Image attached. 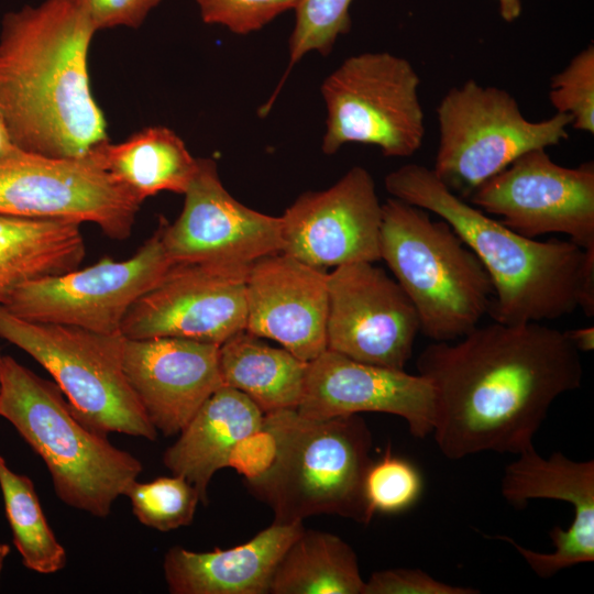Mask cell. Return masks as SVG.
<instances>
[{
	"instance_id": "cell-1",
	"label": "cell",
	"mask_w": 594,
	"mask_h": 594,
	"mask_svg": "<svg viewBox=\"0 0 594 594\" xmlns=\"http://www.w3.org/2000/svg\"><path fill=\"white\" fill-rule=\"evenodd\" d=\"M416 365L435 387L431 433L449 460L532 448L551 405L583 378L565 331L542 322L479 324L458 340L431 342Z\"/></svg>"
},
{
	"instance_id": "cell-2",
	"label": "cell",
	"mask_w": 594,
	"mask_h": 594,
	"mask_svg": "<svg viewBox=\"0 0 594 594\" xmlns=\"http://www.w3.org/2000/svg\"><path fill=\"white\" fill-rule=\"evenodd\" d=\"M96 32L73 0H44L3 15L0 118L19 148L82 158L109 141L89 85Z\"/></svg>"
},
{
	"instance_id": "cell-3",
	"label": "cell",
	"mask_w": 594,
	"mask_h": 594,
	"mask_svg": "<svg viewBox=\"0 0 594 594\" xmlns=\"http://www.w3.org/2000/svg\"><path fill=\"white\" fill-rule=\"evenodd\" d=\"M394 197L448 222L476 254L493 287L488 311L502 323L543 322L582 309L594 315V248L518 234L452 193L432 168L406 164L386 175Z\"/></svg>"
},
{
	"instance_id": "cell-4",
	"label": "cell",
	"mask_w": 594,
	"mask_h": 594,
	"mask_svg": "<svg viewBox=\"0 0 594 594\" xmlns=\"http://www.w3.org/2000/svg\"><path fill=\"white\" fill-rule=\"evenodd\" d=\"M262 433L272 454L245 472L244 485L273 510V522H302L320 514L371 521L364 481L373 462L372 433L359 414L319 419L296 409L272 411L264 414Z\"/></svg>"
},
{
	"instance_id": "cell-5",
	"label": "cell",
	"mask_w": 594,
	"mask_h": 594,
	"mask_svg": "<svg viewBox=\"0 0 594 594\" xmlns=\"http://www.w3.org/2000/svg\"><path fill=\"white\" fill-rule=\"evenodd\" d=\"M0 416L44 461L55 494L66 505L105 518L143 465L85 426L56 383L10 355L1 362Z\"/></svg>"
},
{
	"instance_id": "cell-6",
	"label": "cell",
	"mask_w": 594,
	"mask_h": 594,
	"mask_svg": "<svg viewBox=\"0 0 594 594\" xmlns=\"http://www.w3.org/2000/svg\"><path fill=\"white\" fill-rule=\"evenodd\" d=\"M381 260L432 342L462 338L488 315L494 287L476 254L444 220L397 198L382 204Z\"/></svg>"
},
{
	"instance_id": "cell-7",
	"label": "cell",
	"mask_w": 594,
	"mask_h": 594,
	"mask_svg": "<svg viewBox=\"0 0 594 594\" xmlns=\"http://www.w3.org/2000/svg\"><path fill=\"white\" fill-rule=\"evenodd\" d=\"M0 338L20 348L54 378L74 415L89 429L155 441L157 430L145 415L123 371L122 333L33 322L0 304Z\"/></svg>"
},
{
	"instance_id": "cell-8",
	"label": "cell",
	"mask_w": 594,
	"mask_h": 594,
	"mask_svg": "<svg viewBox=\"0 0 594 594\" xmlns=\"http://www.w3.org/2000/svg\"><path fill=\"white\" fill-rule=\"evenodd\" d=\"M436 112L439 142L432 170L465 200L524 153L566 140L571 125L570 116L558 112L530 121L512 94L472 79L448 90Z\"/></svg>"
},
{
	"instance_id": "cell-9",
	"label": "cell",
	"mask_w": 594,
	"mask_h": 594,
	"mask_svg": "<svg viewBox=\"0 0 594 594\" xmlns=\"http://www.w3.org/2000/svg\"><path fill=\"white\" fill-rule=\"evenodd\" d=\"M411 63L388 52L348 57L322 82L327 108L321 148L348 143L375 145L387 157H409L422 145L425 113Z\"/></svg>"
},
{
	"instance_id": "cell-10",
	"label": "cell",
	"mask_w": 594,
	"mask_h": 594,
	"mask_svg": "<svg viewBox=\"0 0 594 594\" xmlns=\"http://www.w3.org/2000/svg\"><path fill=\"white\" fill-rule=\"evenodd\" d=\"M141 204L90 155L51 157L18 147L0 157V215L90 222L124 240Z\"/></svg>"
},
{
	"instance_id": "cell-11",
	"label": "cell",
	"mask_w": 594,
	"mask_h": 594,
	"mask_svg": "<svg viewBox=\"0 0 594 594\" xmlns=\"http://www.w3.org/2000/svg\"><path fill=\"white\" fill-rule=\"evenodd\" d=\"M162 234L160 220L155 232L130 258L105 257L82 270L28 282L3 306L33 322L121 333L129 309L172 264Z\"/></svg>"
},
{
	"instance_id": "cell-12",
	"label": "cell",
	"mask_w": 594,
	"mask_h": 594,
	"mask_svg": "<svg viewBox=\"0 0 594 594\" xmlns=\"http://www.w3.org/2000/svg\"><path fill=\"white\" fill-rule=\"evenodd\" d=\"M518 234L536 239L562 233L580 248H594V164L554 163L531 150L483 183L468 199Z\"/></svg>"
},
{
	"instance_id": "cell-13",
	"label": "cell",
	"mask_w": 594,
	"mask_h": 594,
	"mask_svg": "<svg viewBox=\"0 0 594 594\" xmlns=\"http://www.w3.org/2000/svg\"><path fill=\"white\" fill-rule=\"evenodd\" d=\"M250 265L172 263L129 309L121 333L129 339L175 337L221 345L245 330Z\"/></svg>"
},
{
	"instance_id": "cell-14",
	"label": "cell",
	"mask_w": 594,
	"mask_h": 594,
	"mask_svg": "<svg viewBox=\"0 0 594 594\" xmlns=\"http://www.w3.org/2000/svg\"><path fill=\"white\" fill-rule=\"evenodd\" d=\"M327 349L354 361L405 370L420 332L418 314L399 284L370 262L328 274Z\"/></svg>"
},
{
	"instance_id": "cell-15",
	"label": "cell",
	"mask_w": 594,
	"mask_h": 594,
	"mask_svg": "<svg viewBox=\"0 0 594 594\" xmlns=\"http://www.w3.org/2000/svg\"><path fill=\"white\" fill-rule=\"evenodd\" d=\"M178 218H161L163 245L172 263L250 265L282 252V219L253 210L223 187L217 163L198 158Z\"/></svg>"
},
{
	"instance_id": "cell-16",
	"label": "cell",
	"mask_w": 594,
	"mask_h": 594,
	"mask_svg": "<svg viewBox=\"0 0 594 594\" xmlns=\"http://www.w3.org/2000/svg\"><path fill=\"white\" fill-rule=\"evenodd\" d=\"M280 219L282 252L311 266L381 260L383 209L364 167H352L324 190L301 194Z\"/></svg>"
},
{
	"instance_id": "cell-17",
	"label": "cell",
	"mask_w": 594,
	"mask_h": 594,
	"mask_svg": "<svg viewBox=\"0 0 594 594\" xmlns=\"http://www.w3.org/2000/svg\"><path fill=\"white\" fill-rule=\"evenodd\" d=\"M436 391L425 376L354 361L326 349L308 362L302 399L308 418L383 413L403 418L416 438L431 435Z\"/></svg>"
},
{
	"instance_id": "cell-18",
	"label": "cell",
	"mask_w": 594,
	"mask_h": 594,
	"mask_svg": "<svg viewBox=\"0 0 594 594\" xmlns=\"http://www.w3.org/2000/svg\"><path fill=\"white\" fill-rule=\"evenodd\" d=\"M219 346L175 337L125 338V377L157 431L179 433L223 385Z\"/></svg>"
},
{
	"instance_id": "cell-19",
	"label": "cell",
	"mask_w": 594,
	"mask_h": 594,
	"mask_svg": "<svg viewBox=\"0 0 594 594\" xmlns=\"http://www.w3.org/2000/svg\"><path fill=\"white\" fill-rule=\"evenodd\" d=\"M328 274L283 252L254 261L246 277L245 331L302 361L327 349Z\"/></svg>"
},
{
	"instance_id": "cell-20",
	"label": "cell",
	"mask_w": 594,
	"mask_h": 594,
	"mask_svg": "<svg viewBox=\"0 0 594 594\" xmlns=\"http://www.w3.org/2000/svg\"><path fill=\"white\" fill-rule=\"evenodd\" d=\"M502 477V495L522 508L534 498L566 502L574 517L568 529L550 531L554 551L541 553L525 548L513 538L507 542L540 578L548 579L563 569L594 561V461H574L561 452L541 457L535 447L517 454Z\"/></svg>"
},
{
	"instance_id": "cell-21",
	"label": "cell",
	"mask_w": 594,
	"mask_h": 594,
	"mask_svg": "<svg viewBox=\"0 0 594 594\" xmlns=\"http://www.w3.org/2000/svg\"><path fill=\"white\" fill-rule=\"evenodd\" d=\"M302 522L276 524L230 549L196 552L174 546L163 570L172 594H266L275 569Z\"/></svg>"
},
{
	"instance_id": "cell-22",
	"label": "cell",
	"mask_w": 594,
	"mask_h": 594,
	"mask_svg": "<svg viewBox=\"0 0 594 594\" xmlns=\"http://www.w3.org/2000/svg\"><path fill=\"white\" fill-rule=\"evenodd\" d=\"M264 413L242 392L222 385L198 409L163 454L164 465L196 486L208 503L215 473L233 464L235 450L262 433Z\"/></svg>"
},
{
	"instance_id": "cell-23",
	"label": "cell",
	"mask_w": 594,
	"mask_h": 594,
	"mask_svg": "<svg viewBox=\"0 0 594 594\" xmlns=\"http://www.w3.org/2000/svg\"><path fill=\"white\" fill-rule=\"evenodd\" d=\"M80 226L0 215V304L28 282L78 268L86 255Z\"/></svg>"
},
{
	"instance_id": "cell-24",
	"label": "cell",
	"mask_w": 594,
	"mask_h": 594,
	"mask_svg": "<svg viewBox=\"0 0 594 594\" xmlns=\"http://www.w3.org/2000/svg\"><path fill=\"white\" fill-rule=\"evenodd\" d=\"M90 156L141 202L161 191L185 194L198 158L166 127L145 128L121 143L97 146Z\"/></svg>"
},
{
	"instance_id": "cell-25",
	"label": "cell",
	"mask_w": 594,
	"mask_h": 594,
	"mask_svg": "<svg viewBox=\"0 0 594 594\" xmlns=\"http://www.w3.org/2000/svg\"><path fill=\"white\" fill-rule=\"evenodd\" d=\"M241 331L219 346L223 385L252 399L264 413L297 409L304 395L308 362Z\"/></svg>"
},
{
	"instance_id": "cell-26",
	"label": "cell",
	"mask_w": 594,
	"mask_h": 594,
	"mask_svg": "<svg viewBox=\"0 0 594 594\" xmlns=\"http://www.w3.org/2000/svg\"><path fill=\"white\" fill-rule=\"evenodd\" d=\"M356 553L342 538L304 528L279 560L272 594H364Z\"/></svg>"
},
{
	"instance_id": "cell-27",
	"label": "cell",
	"mask_w": 594,
	"mask_h": 594,
	"mask_svg": "<svg viewBox=\"0 0 594 594\" xmlns=\"http://www.w3.org/2000/svg\"><path fill=\"white\" fill-rule=\"evenodd\" d=\"M0 490L23 565L42 574L61 571L66 565V551L46 520L32 480L13 472L1 455Z\"/></svg>"
},
{
	"instance_id": "cell-28",
	"label": "cell",
	"mask_w": 594,
	"mask_h": 594,
	"mask_svg": "<svg viewBox=\"0 0 594 594\" xmlns=\"http://www.w3.org/2000/svg\"><path fill=\"white\" fill-rule=\"evenodd\" d=\"M123 495L130 499L136 519L160 531L189 526L200 503L196 486L175 474L151 482L135 480L127 486Z\"/></svg>"
},
{
	"instance_id": "cell-29",
	"label": "cell",
	"mask_w": 594,
	"mask_h": 594,
	"mask_svg": "<svg viewBox=\"0 0 594 594\" xmlns=\"http://www.w3.org/2000/svg\"><path fill=\"white\" fill-rule=\"evenodd\" d=\"M353 0H299L294 8L295 24L289 37L287 73L309 52L327 55L337 38L351 28ZM286 73V74H287Z\"/></svg>"
},
{
	"instance_id": "cell-30",
	"label": "cell",
	"mask_w": 594,
	"mask_h": 594,
	"mask_svg": "<svg viewBox=\"0 0 594 594\" xmlns=\"http://www.w3.org/2000/svg\"><path fill=\"white\" fill-rule=\"evenodd\" d=\"M422 477L408 460L394 455L388 447L376 462H372L364 481L367 507L376 513L396 514L416 504L422 493Z\"/></svg>"
},
{
	"instance_id": "cell-31",
	"label": "cell",
	"mask_w": 594,
	"mask_h": 594,
	"mask_svg": "<svg viewBox=\"0 0 594 594\" xmlns=\"http://www.w3.org/2000/svg\"><path fill=\"white\" fill-rule=\"evenodd\" d=\"M549 99L558 113L570 116L571 125L594 133V46L579 52L563 70L552 76Z\"/></svg>"
},
{
	"instance_id": "cell-32",
	"label": "cell",
	"mask_w": 594,
	"mask_h": 594,
	"mask_svg": "<svg viewBox=\"0 0 594 594\" xmlns=\"http://www.w3.org/2000/svg\"><path fill=\"white\" fill-rule=\"evenodd\" d=\"M299 0H196L207 24L226 26L235 34L255 32Z\"/></svg>"
},
{
	"instance_id": "cell-33",
	"label": "cell",
	"mask_w": 594,
	"mask_h": 594,
	"mask_svg": "<svg viewBox=\"0 0 594 594\" xmlns=\"http://www.w3.org/2000/svg\"><path fill=\"white\" fill-rule=\"evenodd\" d=\"M472 587L455 586L419 569L376 571L365 581L364 594H476Z\"/></svg>"
},
{
	"instance_id": "cell-34",
	"label": "cell",
	"mask_w": 594,
	"mask_h": 594,
	"mask_svg": "<svg viewBox=\"0 0 594 594\" xmlns=\"http://www.w3.org/2000/svg\"><path fill=\"white\" fill-rule=\"evenodd\" d=\"M96 31L139 28L162 0H73Z\"/></svg>"
},
{
	"instance_id": "cell-35",
	"label": "cell",
	"mask_w": 594,
	"mask_h": 594,
	"mask_svg": "<svg viewBox=\"0 0 594 594\" xmlns=\"http://www.w3.org/2000/svg\"><path fill=\"white\" fill-rule=\"evenodd\" d=\"M572 345L581 352H590L594 349V327L578 328L565 331Z\"/></svg>"
},
{
	"instance_id": "cell-36",
	"label": "cell",
	"mask_w": 594,
	"mask_h": 594,
	"mask_svg": "<svg viewBox=\"0 0 594 594\" xmlns=\"http://www.w3.org/2000/svg\"><path fill=\"white\" fill-rule=\"evenodd\" d=\"M501 16L506 22L517 20L522 11L521 0H497Z\"/></svg>"
},
{
	"instance_id": "cell-37",
	"label": "cell",
	"mask_w": 594,
	"mask_h": 594,
	"mask_svg": "<svg viewBox=\"0 0 594 594\" xmlns=\"http://www.w3.org/2000/svg\"><path fill=\"white\" fill-rule=\"evenodd\" d=\"M16 148L18 146L13 143L7 125L0 118V157L13 152Z\"/></svg>"
},
{
	"instance_id": "cell-38",
	"label": "cell",
	"mask_w": 594,
	"mask_h": 594,
	"mask_svg": "<svg viewBox=\"0 0 594 594\" xmlns=\"http://www.w3.org/2000/svg\"><path fill=\"white\" fill-rule=\"evenodd\" d=\"M10 552V547L7 543H0V576L4 565L6 558Z\"/></svg>"
},
{
	"instance_id": "cell-39",
	"label": "cell",
	"mask_w": 594,
	"mask_h": 594,
	"mask_svg": "<svg viewBox=\"0 0 594 594\" xmlns=\"http://www.w3.org/2000/svg\"><path fill=\"white\" fill-rule=\"evenodd\" d=\"M2 356H3V355H1V352H0V376H1V362H2ZM0 388H1V380H0Z\"/></svg>"
}]
</instances>
